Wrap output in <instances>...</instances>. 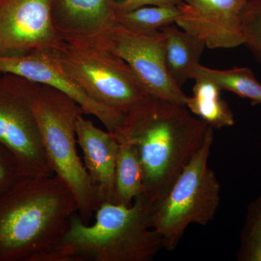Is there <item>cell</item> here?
Segmentation results:
<instances>
[{"label":"cell","instance_id":"5bb4252c","mask_svg":"<svg viewBox=\"0 0 261 261\" xmlns=\"http://www.w3.org/2000/svg\"><path fill=\"white\" fill-rule=\"evenodd\" d=\"M161 31L166 68L174 83L181 88L187 81L192 80L196 68L200 64L205 43L176 23L163 27Z\"/></svg>","mask_w":261,"mask_h":261},{"label":"cell","instance_id":"4fadbf2b","mask_svg":"<svg viewBox=\"0 0 261 261\" xmlns=\"http://www.w3.org/2000/svg\"><path fill=\"white\" fill-rule=\"evenodd\" d=\"M116 0H53L51 19L66 42L97 35L116 23Z\"/></svg>","mask_w":261,"mask_h":261},{"label":"cell","instance_id":"7402d4cb","mask_svg":"<svg viewBox=\"0 0 261 261\" xmlns=\"http://www.w3.org/2000/svg\"><path fill=\"white\" fill-rule=\"evenodd\" d=\"M184 0H116L117 12L129 11L140 7L156 5V6H179Z\"/></svg>","mask_w":261,"mask_h":261},{"label":"cell","instance_id":"7a4b0ae2","mask_svg":"<svg viewBox=\"0 0 261 261\" xmlns=\"http://www.w3.org/2000/svg\"><path fill=\"white\" fill-rule=\"evenodd\" d=\"M76 212L56 175L21 178L0 195V261H49Z\"/></svg>","mask_w":261,"mask_h":261},{"label":"cell","instance_id":"277c9868","mask_svg":"<svg viewBox=\"0 0 261 261\" xmlns=\"http://www.w3.org/2000/svg\"><path fill=\"white\" fill-rule=\"evenodd\" d=\"M10 87L32 109L43 146L55 175L69 187L76 200L81 219L89 224L99 207L97 194L76 149L75 124L84 115L71 97L50 86L19 75L3 73Z\"/></svg>","mask_w":261,"mask_h":261},{"label":"cell","instance_id":"9c48e42d","mask_svg":"<svg viewBox=\"0 0 261 261\" xmlns=\"http://www.w3.org/2000/svg\"><path fill=\"white\" fill-rule=\"evenodd\" d=\"M0 143L13 154L24 177L53 176L37 120L28 103L0 76Z\"/></svg>","mask_w":261,"mask_h":261},{"label":"cell","instance_id":"5b68a950","mask_svg":"<svg viewBox=\"0 0 261 261\" xmlns=\"http://www.w3.org/2000/svg\"><path fill=\"white\" fill-rule=\"evenodd\" d=\"M214 132L183 170L166 197L152 207V228L163 248L173 251L192 224L205 226L214 219L221 201V184L208 160Z\"/></svg>","mask_w":261,"mask_h":261},{"label":"cell","instance_id":"ffe728a7","mask_svg":"<svg viewBox=\"0 0 261 261\" xmlns=\"http://www.w3.org/2000/svg\"><path fill=\"white\" fill-rule=\"evenodd\" d=\"M244 44L261 63V0H247L242 13Z\"/></svg>","mask_w":261,"mask_h":261},{"label":"cell","instance_id":"8992f818","mask_svg":"<svg viewBox=\"0 0 261 261\" xmlns=\"http://www.w3.org/2000/svg\"><path fill=\"white\" fill-rule=\"evenodd\" d=\"M58 56L65 71L91 99L123 116L151 97L129 65L102 48L65 42Z\"/></svg>","mask_w":261,"mask_h":261},{"label":"cell","instance_id":"e0dca14e","mask_svg":"<svg viewBox=\"0 0 261 261\" xmlns=\"http://www.w3.org/2000/svg\"><path fill=\"white\" fill-rule=\"evenodd\" d=\"M195 74L210 79L222 90L229 91L240 97L247 98L252 104H261V84L250 68L243 67L218 70L200 64L196 68L193 75Z\"/></svg>","mask_w":261,"mask_h":261},{"label":"cell","instance_id":"3957f363","mask_svg":"<svg viewBox=\"0 0 261 261\" xmlns=\"http://www.w3.org/2000/svg\"><path fill=\"white\" fill-rule=\"evenodd\" d=\"M143 195L130 206L104 202L92 225L73 215L49 261H150L163 248Z\"/></svg>","mask_w":261,"mask_h":261},{"label":"cell","instance_id":"9a60e30c","mask_svg":"<svg viewBox=\"0 0 261 261\" xmlns=\"http://www.w3.org/2000/svg\"><path fill=\"white\" fill-rule=\"evenodd\" d=\"M192 80H195L193 95L187 98V109L214 129L233 126L234 117L227 102L221 98L222 89L219 86L200 74L194 75Z\"/></svg>","mask_w":261,"mask_h":261},{"label":"cell","instance_id":"52a82bcc","mask_svg":"<svg viewBox=\"0 0 261 261\" xmlns=\"http://www.w3.org/2000/svg\"><path fill=\"white\" fill-rule=\"evenodd\" d=\"M77 42L102 48L119 57L152 97L186 106L188 96L174 83L166 68L161 30L144 34L115 23L97 35Z\"/></svg>","mask_w":261,"mask_h":261},{"label":"cell","instance_id":"8fae6325","mask_svg":"<svg viewBox=\"0 0 261 261\" xmlns=\"http://www.w3.org/2000/svg\"><path fill=\"white\" fill-rule=\"evenodd\" d=\"M247 0H184L176 25L202 39L210 49L244 44L242 13Z\"/></svg>","mask_w":261,"mask_h":261},{"label":"cell","instance_id":"ba28073f","mask_svg":"<svg viewBox=\"0 0 261 261\" xmlns=\"http://www.w3.org/2000/svg\"><path fill=\"white\" fill-rule=\"evenodd\" d=\"M53 0H0V57L59 50L65 42L51 19Z\"/></svg>","mask_w":261,"mask_h":261},{"label":"cell","instance_id":"30bf717a","mask_svg":"<svg viewBox=\"0 0 261 261\" xmlns=\"http://www.w3.org/2000/svg\"><path fill=\"white\" fill-rule=\"evenodd\" d=\"M0 72L54 87L78 103L84 114L97 118L108 132L116 135L121 129L124 116L91 99L65 71L58 50L44 49L21 57H0Z\"/></svg>","mask_w":261,"mask_h":261},{"label":"cell","instance_id":"ac0fdd59","mask_svg":"<svg viewBox=\"0 0 261 261\" xmlns=\"http://www.w3.org/2000/svg\"><path fill=\"white\" fill-rule=\"evenodd\" d=\"M179 6L148 5L129 11L117 12L116 23L133 32L150 34L176 23L181 13Z\"/></svg>","mask_w":261,"mask_h":261},{"label":"cell","instance_id":"6da1fadb","mask_svg":"<svg viewBox=\"0 0 261 261\" xmlns=\"http://www.w3.org/2000/svg\"><path fill=\"white\" fill-rule=\"evenodd\" d=\"M214 132L186 106L151 96L124 116L115 136L137 149L143 173L142 195L153 207Z\"/></svg>","mask_w":261,"mask_h":261},{"label":"cell","instance_id":"d6986e66","mask_svg":"<svg viewBox=\"0 0 261 261\" xmlns=\"http://www.w3.org/2000/svg\"><path fill=\"white\" fill-rule=\"evenodd\" d=\"M238 261H261V195L250 202L240 236Z\"/></svg>","mask_w":261,"mask_h":261},{"label":"cell","instance_id":"44dd1931","mask_svg":"<svg viewBox=\"0 0 261 261\" xmlns=\"http://www.w3.org/2000/svg\"><path fill=\"white\" fill-rule=\"evenodd\" d=\"M23 177L14 156L0 143V195Z\"/></svg>","mask_w":261,"mask_h":261},{"label":"cell","instance_id":"603a6c76","mask_svg":"<svg viewBox=\"0 0 261 261\" xmlns=\"http://www.w3.org/2000/svg\"><path fill=\"white\" fill-rule=\"evenodd\" d=\"M1 75H2V73H1V72H0V76H1Z\"/></svg>","mask_w":261,"mask_h":261},{"label":"cell","instance_id":"7c38bea8","mask_svg":"<svg viewBox=\"0 0 261 261\" xmlns=\"http://www.w3.org/2000/svg\"><path fill=\"white\" fill-rule=\"evenodd\" d=\"M75 134L99 205L114 203L115 171L119 141L111 132L97 128L84 115L77 120Z\"/></svg>","mask_w":261,"mask_h":261},{"label":"cell","instance_id":"2e32d148","mask_svg":"<svg viewBox=\"0 0 261 261\" xmlns=\"http://www.w3.org/2000/svg\"><path fill=\"white\" fill-rule=\"evenodd\" d=\"M143 193V173L137 149L119 142L115 171L114 203L130 206Z\"/></svg>","mask_w":261,"mask_h":261}]
</instances>
